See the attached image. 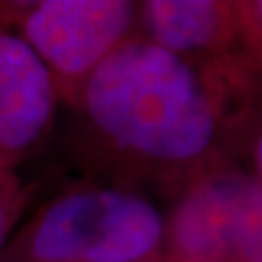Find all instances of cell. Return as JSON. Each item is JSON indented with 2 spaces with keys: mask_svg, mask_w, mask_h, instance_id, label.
<instances>
[{
  "mask_svg": "<svg viewBox=\"0 0 262 262\" xmlns=\"http://www.w3.org/2000/svg\"><path fill=\"white\" fill-rule=\"evenodd\" d=\"M88 115L119 148L188 161L210 148L215 111L194 68L151 41H128L88 76Z\"/></svg>",
  "mask_w": 262,
  "mask_h": 262,
  "instance_id": "6da1fadb",
  "label": "cell"
},
{
  "mask_svg": "<svg viewBox=\"0 0 262 262\" xmlns=\"http://www.w3.org/2000/svg\"><path fill=\"white\" fill-rule=\"evenodd\" d=\"M163 217L146 198L115 190H82L58 198L31 235L39 262H136L156 251Z\"/></svg>",
  "mask_w": 262,
  "mask_h": 262,
  "instance_id": "7a4b0ae2",
  "label": "cell"
},
{
  "mask_svg": "<svg viewBox=\"0 0 262 262\" xmlns=\"http://www.w3.org/2000/svg\"><path fill=\"white\" fill-rule=\"evenodd\" d=\"M132 6L122 0H47L24 21V39L62 76H90L122 43Z\"/></svg>",
  "mask_w": 262,
  "mask_h": 262,
  "instance_id": "3957f363",
  "label": "cell"
},
{
  "mask_svg": "<svg viewBox=\"0 0 262 262\" xmlns=\"http://www.w3.org/2000/svg\"><path fill=\"white\" fill-rule=\"evenodd\" d=\"M175 245L192 262L237 253L260 262V187L243 179H214L188 194L175 214Z\"/></svg>",
  "mask_w": 262,
  "mask_h": 262,
  "instance_id": "277c9868",
  "label": "cell"
},
{
  "mask_svg": "<svg viewBox=\"0 0 262 262\" xmlns=\"http://www.w3.org/2000/svg\"><path fill=\"white\" fill-rule=\"evenodd\" d=\"M53 113L55 82L47 64L24 37L0 33V151L29 150Z\"/></svg>",
  "mask_w": 262,
  "mask_h": 262,
  "instance_id": "5b68a950",
  "label": "cell"
},
{
  "mask_svg": "<svg viewBox=\"0 0 262 262\" xmlns=\"http://www.w3.org/2000/svg\"><path fill=\"white\" fill-rule=\"evenodd\" d=\"M144 24L159 47L175 55L206 49L224 31V6L208 0H151Z\"/></svg>",
  "mask_w": 262,
  "mask_h": 262,
  "instance_id": "8992f818",
  "label": "cell"
},
{
  "mask_svg": "<svg viewBox=\"0 0 262 262\" xmlns=\"http://www.w3.org/2000/svg\"><path fill=\"white\" fill-rule=\"evenodd\" d=\"M10 222H12V202H10L8 188H6V177L0 169V254H2V249L6 243Z\"/></svg>",
  "mask_w": 262,
  "mask_h": 262,
  "instance_id": "52a82bcc",
  "label": "cell"
}]
</instances>
